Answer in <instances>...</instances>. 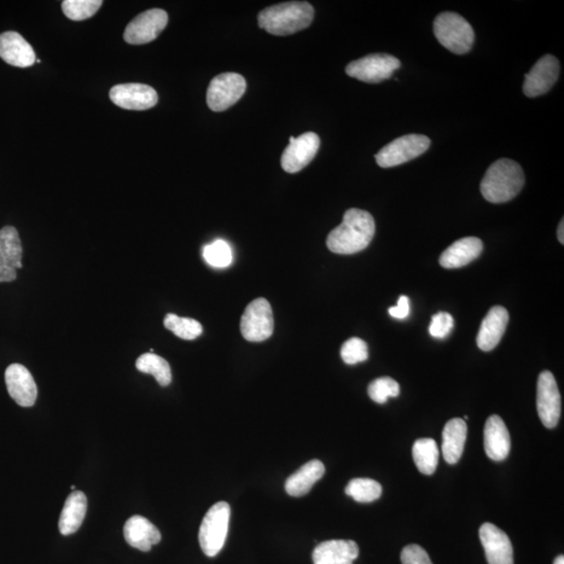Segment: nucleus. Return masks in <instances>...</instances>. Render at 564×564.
Masks as SVG:
<instances>
[{"mask_svg": "<svg viewBox=\"0 0 564 564\" xmlns=\"http://www.w3.org/2000/svg\"><path fill=\"white\" fill-rule=\"evenodd\" d=\"M315 15L312 4L305 2H290L271 5L261 11L259 25L275 36H288L311 26Z\"/></svg>", "mask_w": 564, "mask_h": 564, "instance_id": "7ed1b4c3", "label": "nucleus"}, {"mask_svg": "<svg viewBox=\"0 0 564 564\" xmlns=\"http://www.w3.org/2000/svg\"><path fill=\"white\" fill-rule=\"evenodd\" d=\"M553 564H564V557L563 555L558 556L554 560Z\"/></svg>", "mask_w": 564, "mask_h": 564, "instance_id": "58836bf2", "label": "nucleus"}, {"mask_svg": "<svg viewBox=\"0 0 564 564\" xmlns=\"http://www.w3.org/2000/svg\"><path fill=\"white\" fill-rule=\"evenodd\" d=\"M0 58L12 66L27 68L36 62V54L30 43L17 32L0 34Z\"/></svg>", "mask_w": 564, "mask_h": 564, "instance_id": "a211bd4d", "label": "nucleus"}, {"mask_svg": "<svg viewBox=\"0 0 564 564\" xmlns=\"http://www.w3.org/2000/svg\"><path fill=\"white\" fill-rule=\"evenodd\" d=\"M324 474V464L315 459L302 465L297 472L290 475L284 487L290 497H304L311 491L313 486L322 478Z\"/></svg>", "mask_w": 564, "mask_h": 564, "instance_id": "393cba45", "label": "nucleus"}, {"mask_svg": "<svg viewBox=\"0 0 564 564\" xmlns=\"http://www.w3.org/2000/svg\"><path fill=\"white\" fill-rule=\"evenodd\" d=\"M453 328V318L449 313L440 312L432 318L429 334L436 339H445Z\"/></svg>", "mask_w": 564, "mask_h": 564, "instance_id": "f704fd0d", "label": "nucleus"}, {"mask_svg": "<svg viewBox=\"0 0 564 564\" xmlns=\"http://www.w3.org/2000/svg\"><path fill=\"white\" fill-rule=\"evenodd\" d=\"M137 370L145 375H153L159 385L166 387L172 382L170 364L164 358L154 353H144L136 360Z\"/></svg>", "mask_w": 564, "mask_h": 564, "instance_id": "cd10ccee", "label": "nucleus"}, {"mask_svg": "<svg viewBox=\"0 0 564 564\" xmlns=\"http://www.w3.org/2000/svg\"><path fill=\"white\" fill-rule=\"evenodd\" d=\"M231 509L228 503L214 504L203 519L199 542L201 549L208 557L217 556L225 545L229 530Z\"/></svg>", "mask_w": 564, "mask_h": 564, "instance_id": "39448f33", "label": "nucleus"}, {"mask_svg": "<svg viewBox=\"0 0 564 564\" xmlns=\"http://www.w3.org/2000/svg\"><path fill=\"white\" fill-rule=\"evenodd\" d=\"M165 327L183 340H195L202 335L203 331L201 323L197 320L178 317L174 313H167L165 318Z\"/></svg>", "mask_w": 564, "mask_h": 564, "instance_id": "c756f323", "label": "nucleus"}, {"mask_svg": "<svg viewBox=\"0 0 564 564\" xmlns=\"http://www.w3.org/2000/svg\"><path fill=\"white\" fill-rule=\"evenodd\" d=\"M320 147L316 133L307 132L299 137H290V144L282 156V166L290 174L298 173L315 158Z\"/></svg>", "mask_w": 564, "mask_h": 564, "instance_id": "f8f14e48", "label": "nucleus"}, {"mask_svg": "<svg viewBox=\"0 0 564 564\" xmlns=\"http://www.w3.org/2000/svg\"><path fill=\"white\" fill-rule=\"evenodd\" d=\"M341 357L347 365H356L368 359L367 343L359 338L347 340L341 348Z\"/></svg>", "mask_w": 564, "mask_h": 564, "instance_id": "72a5a7b5", "label": "nucleus"}, {"mask_svg": "<svg viewBox=\"0 0 564 564\" xmlns=\"http://www.w3.org/2000/svg\"><path fill=\"white\" fill-rule=\"evenodd\" d=\"M359 554L353 540H328L318 545L313 552V564H352Z\"/></svg>", "mask_w": 564, "mask_h": 564, "instance_id": "412c9836", "label": "nucleus"}, {"mask_svg": "<svg viewBox=\"0 0 564 564\" xmlns=\"http://www.w3.org/2000/svg\"><path fill=\"white\" fill-rule=\"evenodd\" d=\"M400 66L398 58L391 55L372 54L349 63L346 73L365 83H381L390 79Z\"/></svg>", "mask_w": 564, "mask_h": 564, "instance_id": "6e6552de", "label": "nucleus"}, {"mask_svg": "<svg viewBox=\"0 0 564 564\" xmlns=\"http://www.w3.org/2000/svg\"><path fill=\"white\" fill-rule=\"evenodd\" d=\"M560 64L557 58L546 55L534 64L531 71L525 74L523 93L528 97H537L549 92L560 78Z\"/></svg>", "mask_w": 564, "mask_h": 564, "instance_id": "ddd939ff", "label": "nucleus"}, {"mask_svg": "<svg viewBox=\"0 0 564 564\" xmlns=\"http://www.w3.org/2000/svg\"><path fill=\"white\" fill-rule=\"evenodd\" d=\"M483 251V242L478 237H464L452 243L441 254L439 263L445 269H458L473 263Z\"/></svg>", "mask_w": 564, "mask_h": 564, "instance_id": "5701e85b", "label": "nucleus"}, {"mask_svg": "<svg viewBox=\"0 0 564 564\" xmlns=\"http://www.w3.org/2000/svg\"><path fill=\"white\" fill-rule=\"evenodd\" d=\"M203 257L207 264L214 267H228L234 259L230 246L222 240H218L206 246Z\"/></svg>", "mask_w": 564, "mask_h": 564, "instance_id": "473e14b6", "label": "nucleus"}, {"mask_svg": "<svg viewBox=\"0 0 564 564\" xmlns=\"http://www.w3.org/2000/svg\"><path fill=\"white\" fill-rule=\"evenodd\" d=\"M480 539L490 564H514V548L508 535L493 523H483Z\"/></svg>", "mask_w": 564, "mask_h": 564, "instance_id": "f3484780", "label": "nucleus"}, {"mask_svg": "<svg viewBox=\"0 0 564 564\" xmlns=\"http://www.w3.org/2000/svg\"><path fill=\"white\" fill-rule=\"evenodd\" d=\"M413 459L421 474L433 475L439 460V451L436 441L431 438L418 439L413 445Z\"/></svg>", "mask_w": 564, "mask_h": 564, "instance_id": "bb28decb", "label": "nucleus"}, {"mask_svg": "<svg viewBox=\"0 0 564 564\" xmlns=\"http://www.w3.org/2000/svg\"><path fill=\"white\" fill-rule=\"evenodd\" d=\"M400 393L398 382L391 377H380L372 382L368 387V394L376 404H386L389 398H398Z\"/></svg>", "mask_w": 564, "mask_h": 564, "instance_id": "2f4dec72", "label": "nucleus"}, {"mask_svg": "<svg viewBox=\"0 0 564 564\" xmlns=\"http://www.w3.org/2000/svg\"><path fill=\"white\" fill-rule=\"evenodd\" d=\"M246 80L236 73L217 75L209 84L206 101L214 112H222L241 100L246 91Z\"/></svg>", "mask_w": 564, "mask_h": 564, "instance_id": "0eeeda50", "label": "nucleus"}, {"mask_svg": "<svg viewBox=\"0 0 564 564\" xmlns=\"http://www.w3.org/2000/svg\"><path fill=\"white\" fill-rule=\"evenodd\" d=\"M484 449L486 455L493 461H503L509 455L510 434L504 421L498 415L491 416L485 423Z\"/></svg>", "mask_w": 564, "mask_h": 564, "instance_id": "aec40b11", "label": "nucleus"}, {"mask_svg": "<svg viewBox=\"0 0 564 564\" xmlns=\"http://www.w3.org/2000/svg\"><path fill=\"white\" fill-rule=\"evenodd\" d=\"M509 322V313L503 306H493L483 320L476 344L483 352H491L502 340Z\"/></svg>", "mask_w": 564, "mask_h": 564, "instance_id": "6ab92c4d", "label": "nucleus"}, {"mask_svg": "<svg viewBox=\"0 0 564 564\" xmlns=\"http://www.w3.org/2000/svg\"><path fill=\"white\" fill-rule=\"evenodd\" d=\"M102 4V0H64L62 10L68 19L82 21L95 15Z\"/></svg>", "mask_w": 564, "mask_h": 564, "instance_id": "7c9ffc66", "label": "nucleus"}, {"mask_svg": "<svg viewBox=\"0 0 564 564\" xmlns=\"http://www.w3.org/2000/svg\"><path fill=\"white\" fill-rule=\"evenodd\" d=\"M434 34L442 46L456 55L467 54L475 42L473 27L453 12H444L436 17Z\"/></svg>", "mask_w": 564, "mask_h": 564, "instance_id": "20e7f679", "label": "nucleus"}, {"mask_svg": "<svg viewBox=\"0 0 564 564\" xmlns=\"http://www.w3.org/2000/svg\"><path fill=\"white\" fill-rule=\"evenodd\" d=\"M563 231H564V220L562 219L560 226H558V230H557L558 241H560L562 243V245L564 243V232Z\"/></svg>", "mask_w": 564, "mask_h": 564, "instance_id": "4c0bfd02", "label": "nucleus"}, {"mask_svg": "<svg viewBox=\"0 0 564 564\" xmlns=\"http://www.w3.org/2000/svg\"><path fill=\"white\" fill-rule=\"evenodd\" d=\"M429 145H431V141L429 137L420 135V134H409V135L398 137L385 145L375 155V160L381 167L398 166L427 152Z\"/></svg>", "mask_w": 564, "mask_h": 564, "instance_id": "423d86ee", "label": "nucleus"}, {"mask_svg": "<svg viewBox=\"0 0 564 564\" xmlns=\"http://www.w3.org/2000/svg\"><path fill=\"white\" fill-rule=\"evenodd\" d=\"M86 513L87 498L84 492L73 491L69 494L60 515L59 530L61 534L71 535L77 532L82 525Z\"/></svg>", "mask_w": 564, "mask_h": 564, "instance_id": "a878e982", "label": "nucleus"}, {"mask_svg": "<svg viewBox=\"0 0 564 564\" xmlns=\"http://www.w3.org/2000/svg\"><path fill=\"white\" fill-rule=\"evenodd\" d=\"M5 383H7L10 397L16 404L23 408H30L36 403L38 389L31 372L25 366L12 364L5 370Z\"/></svg>", "mask_w": 564, "mask_h": 564, "instance_id": "dca6fc26", "label": "nucleus"}, {"mask_svg": "<svg viewBox=\"0 0 564 564\" xmlns=\"http://www.w3.org/2000/svg\"><path fill=\"white\" fill-rule=\"evenodd\" d=\"M241 331L249 342H263L274 331V317L269 301L258 298L249 304L241 319Z\"/></svg>", "mask_w": 564, "mask_h": 564, "instance_id": "1a4fd4ad", "label": "nucleus"}, {"mask_svg": "<svg viewBox=\"0 0 564 564\" xmlns=\"http://www.w3.org/2000/svg\"><path fill=\"white\" fill-rule=\"evenodd\" d=\"M537 411L545 428L554 429L560 420V393L555 377L550 371H543L538 377Z\"/></svg>", "mask_w": 564, "mask_h": 564, "instance_id": "9b49d317", "label": "nucleus"}, {"mask_svg": "<svg viewBox=\"0 0 564 564\" xmlns=\"http://www.w3.org/2000/svg\"><path fill=\"white\" fill-rule=\"evenodd\" d=\"M400 560L403 564H433L427 552L418 545H406L401 552Z\"/></svg>", "mask_w": 564, "mask_h": 564, "instance_id": "c9c22d12", "label": "nucleus"}, {"mask_svg": "<svg viewBox=\"0 0 564 564\" xmlns=\"http://www.w3.org/2000/svg\"><path fill=\"white\" fill-rule=\"evenodd\" d=\"M168 16L166 11L152 9L143 12L127 26L124 39L127 43L142 45L152 42L164 32Z\"/></svg>", "mask_w": 564, "mask_h": 564, "instance_id": "9d476101", "label": "nucleus"}, {"mask_svg": "<svg viewBox=\"0 0 564 564\" xmlns=\"http://www.w3.org/2000/svg\"><path fill=\"white\" fill-rule=\"evenodd\" d=\"M345 492L358 503H372L381 498L382 488L379 482L359 478L348 483Z\"/></svg>", "mask_w": 564, "mask_h": 564, "instance_id": "c85d7f7f", "label": "nucleus"}, {"mask_svg": "<svg viewBox=\"0 0 564 564\" xmlns=\"http://www.w3.org/2000/svg\"><path fill=\"white\" fill-rule=\"evenodd\" d=\"M389 313L393 318L405 319L410 313V300L406 296H400L398 305L389 308Z\"/></svg>", "mask_w": 564, "mask_h": 564, "instance_id": "e433bc0d", "label": "nucleus"}, {"mask_svg": "<svg viewBox=\"0 0 564 564\" xmlns=\"http://www.w3.org/2000/svg\"><path fill=\"white\" fill-rule=\"evenodd\" d=\"M525 185L522 166L511 159H499L488 168L481 182V193L494 205L513 200Z\"/></svg>", "mask_w": 564, "mask_h": 564, "instance_id": "f03ea898", "label": "nucleus"}, {"mask_svg": "<svg viewBox=\"0 0 564 564\" xmlns=\"http://www.w3.org/2000/svg\"><path fill=\"white\" fill-rule=\"evenodd\" d=\"M467 438V426L461 418H453L442 432V452L445 461L456 464L460 460Z\"/></svg>", "mask_w": 564, "mask_h": 564, "instance_id": "b1692460", "label": "nucleus"}, {"mask_svg": "<svg viewBox=\"0 0 564 564\" xmlns=\"http://www.w3.org/2000/svg\"><path fill=\"white\" fill-rule=\"evenodd\" d=\"M375 235V222L368 212L349 209L341 225L330 231L327 245L331 252L349 255L363 251Z\"/></svg>", "mask_w": 564, "mask_h": 564, "instance_id": "f257e3e1", "label": "nucleus"}, {"mask_svg": "<svg viewBox=\"0 0 564 564\" xmlns=\"http://www.w3.org/2000/svg\"><path fill=\"white\" fill-rule=\"evenodd\" d=\"M22 246L19 231L13 226L0 229V282H12L22 267Z\"/></svg>", "mask_w": 564, "mask_h": 564, "instance_id": "4468645a", "label": "nucleus"}, {"mask_svg": "<svg viewBox=\"0 0 564 564\" xmlns=\"http://www.w3.org/2000/svg\"><path fill=\"white\" fill-rule=\"evenodd\" d=\"M110 100L116 106L143 112L156 106L158 95L152 87L141 83L120 84L110 90Z\"/></svg>", "mask_w": 564, "mask_h": 564, "instance_id": "2eb2a0df", "label": "nucleus"}, {"mask_svg": "<svg viewBox=\"0 0 564 564\" xmlns=\"http://www.w3.org/2000/svg\"><path fill=\"white\" fill-rule=\"evenodd\" d=\"M124 537L127 545L143 552H149L152 546L158 545L161 533L152 522L141 515H134L127 521L124 527Z\"/></svg>", "mask_w": 564, "mask_h": 564, "instance_id": "4be33fe9", "label": "nucleus"}]
</instances>
